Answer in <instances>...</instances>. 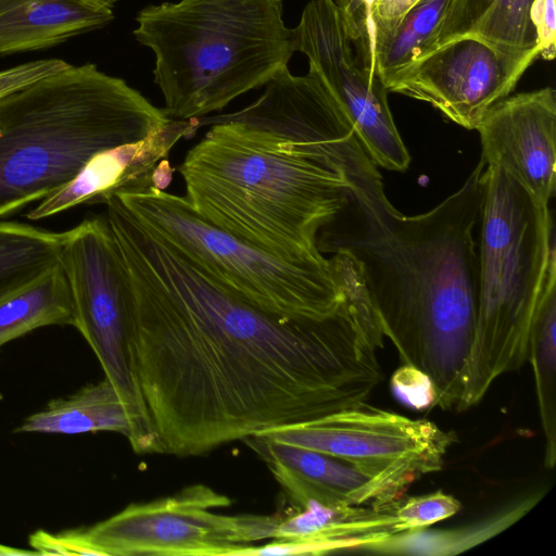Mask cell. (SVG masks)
<instances>
[{
	"instance_id": "22",
	"label": "cell",
	"mask_w": 556,
	"mask_h": 556,
	"mask_svg": "<svg viewBox=\"0 0 556 556\" xmlns=\"http://www.w3.org/2000/svg\"><path fill=\"white\" fill-rule=\"evenodd\" d=\"M538 498L529 496L519 500L481 521L459 529L405 531L359 551L391 555H456L508 528L531 509Z\"/></svg>"
},
{
	"instance_id": "33",
	"label": "cell",
	"mask_w": 556,
	"mask_h": 556,
	"mask_svg": "<svg viewBox=\"0 0 556 556\" xmlns=\"http://www.w3.org/2000/svg\"><path fill=\"white\" fill-rule=\"evenodd\" d=\"M2 555H5V556H11V555H39L38 552L34 551V549H21V548H15V547H12V546H8V545H3V544H0V556Z\"/></svg>"
},
{
	"instance_id": "32",
	"label": "cell",
	"mask_w": 556,
	"mask_h": 556,
	"mask_svg": "<svg viewBox=\"0 0 556 556\" xmlns=\"http://www.w3.org/2000/svg\"><path fill=\"white\" fill-rule=\"evenodd\" d=\"M173 168L167 159L162 160L155 166L153 172V186L164 190L172 181Z\"/></svg>"
},
{
	"instance_id": "10",
	"label": "cell",
	"mask_w": 556,
	"mask_h": 556,
	"mask_svg": "<svg viewBox=\"0 0 556 556\" xmlns=\"http://www.w3.org/2000/svg\"><path fill=\"white\" fill-rule=\"evenodd\" d=\"M351 463L401 497L425 475L440 471L455 434L427 419H413L361 402L324 417L258 433Z\"/></svg>"
},
{
	"instance_id": "23",
	"label": "cell",
	"mask_w": 556,
	"mask_h": 556,
	"mask_svg": "<svg viewBox=\"0 0 556 556\" xmlns=\"http://www.w3.org/2000/svg\"><path fill=\"white\" fill-rule=\"evenodd\" d=\"M64 231L0 220V294L60 262Z\"/></svg>"
},
{
	"instance_id": "31",
	"label": "cell",
	"mask_w": 556,
	"mask_h": 556,
	"mask_svg": "<svg viewBox=\"0 0 556 556\" xmlns=\"http://www.w3.org/2000/svg\"><path fill=\"white\" fill-rule=\"evenodd\" d=\"M344 20L348 31L353 30L376 0H333Z\"/></svg>"
},
{
	"instance_id": "20",
	"label": "cell",
	"mask_w": 556,
	"mask_h": 556,
	"mask_svg": "<svg viewBox=\"0 0 556 556\" xmlns=\"http://www.w3.org/2000/svg\"><path fill=\"white\" fill-rule=\"evenodd\" d=\"M74 325L71 289L60 262L0 294V349L41 327Z\"/></svg>"
},
{
	"instance_id": "8",
	"label": "cell",
	"mask_w": 556,
	"mask_h": 556,
	"mask_svg": "<svg viewBox=\"0 0 556 556\" xmlns=\"http://www.w3.org/2000/svg\"><path fill=\"white\" fill-rule=\"evenodd\" d=\"M60 263L71 289L74 327L132 416L129 444L136 453H161L134 362L130 280L105 215L64 231Z\"/></svg>"
},
{
	"instance_id": "17",
	"label": "cell",
	"mask_w": 556,
	"mask_h": 556,
	"mask_svg": "<svg viewBox=\"0 0 556 556\" xmlns=\"http://www.w3.org/2000/svg\"><path fill=\"white\" fill-rule=\"evenodd\" d=\"M113 17L88 0H0V55L60 45Z\"/></svg>"
},
{
	"instance_id": "35",
	"label": "cell",
	"mask_w": 556,
	"mask_h": 556,
	"mask_svg": "<svg viewBox=\"0 0 556 556\" xmlns=\"http://www.w3.org/2000/svg\"><path fill=\"white\" fill-rule=\"evenodd\" d=\"M89 1V0H88ZM91 2V1H90ZM96 4V3H94Z\"/></svg>"
},
{
	"instance_id": "1",
	"label": "cell",
	"mask_w": 556,
	"mask_h": 556,
	"mask_svg": "<svg viewBox=\"0 0 556 556\" xmlns=\"http://www.w3.org/2000/svg\"><path fill=\"white\" fill-rule=\"evenodd\" d=\"M105 217L132 291V354L162 454L203 455L268 429L366 402L383 346L359 269L329 315L263 308L138 220L114 195Z\"/></svg>"
},
{
	"instance_id": "9",
	"label": "cell",
	"mask_w": 556,
	"mask_h": 556,
	"mask_svg": "<svg viewBox=\"0 0 556 556\" xmlns=\"http://www.w3.org/2000/svg\"><path fill=\"white\" fill-rule=\"evenodd\" d=\"M231 500L205 484L130 504L85 529L97 556H238L273 539L279 515L220 514Z\"/></svg>"
},
{
	"instance_id": "21",
	"label": "cell",
	"mask_w": 556,
	"mask_h": 556,
	"mask_svg": "<svg viewBox=\"0 0 556 556\" xmlns=\"http://www.w3.org/2000/svg\"><path fill=\"white\" fill-rule=\"evenodd\" d=\"M556 269L545 283L529 334L528 361L534 374L540 419L545 438L544 465L556 460Z\"/></svg>"
},
{
	"instance_id": "25",
	"label": "cell",
	"mask_w": 556,
	"mask_h": 556,
	"mask_svg": "<svg viewBox=\"0 0 556 556\" xmlns=\"http://www.w3.org/2000/svg\"><path fill=\"white\" fill-rule=\"evenodd\" d=\"M420 0H376L359 24L348 31L361 65L369 73L375 43L387 36L400 20ZM371 75V74H370Z\"/></svg>"
},
{
	"instance_id": "19",
	"label": "cell",
	"mask_w": 556,
	"mask_h": 556,
	"mask_svg": "<svg viewBox=\"0 0 556 556\" xmlns=\"http://www.w3.org/2000/svg\"><path fill=\"white\" fill-rule=\"evenodd\" d=\"M14 431L45 434L113 431L130 443L135 422L117 389L104 377L66 397L51 400L42 410L26 417Z\"/></svg>"
},
{
	"instance_id": "12",
	"label": "cell",
	"mask_w": 556,
	"mask_h": 556,
	"mask_svg": "<svg viewBox=\"0 0 556 556\" xmlns=\"http://www.w3.org/2000/svg\"><path fill=\"white\" fill-rule=\"evenodd\" d=\"M538 56L539 48L508 52L462 37L416 59L384 87L388 92L425 101L457 125L476 129L483 115L510 94Z\"/></svg>"
},
{
	"instance_id": "4",
	"label": "cell",
	"mask_w": 556,
	"mask_h": 556,
	"mask_svg": "<svg viewBox=\"0 0 556 556\" xmlns=\"http://www.w3.org/2000/svg\"><path fill=\"white\" fill-rule=\"evenodd\" d=\"M170 118L94 64L68 67L0 99V220L71 182L98 153Z\"/></svg>"
},
{
	"instance_id": "29",
	"label": "cell",
	"mask_w": 556,
	"mask_h": 556,
	"mask_svg": "<svg viewBox=\"0 0 556 556\" xmlns=\"http://www.w3.org/2000/svg\"><path fill=\"white\" fill-rule=\"evenodd\" d=\"M29 545L39 555H97L85 529H72L56 534L38 530L29 536Z\"/></svg>"
},
{
	"instance_id": "7",
	"label": "cell",
	"mask_w": 556,
	"mask_h": 556,
	"mask_svg": "<svg viewBox=\"0 0 556 556\" xmlns=\"http://www.w3.org/2000/svg\"><path fill=\"white\" fill-rule=\"evenodd\" d=\"M117 198L182 256L248 301L273 312L320 317L338 309L355 265L344 252L287 261L231 236L201 216L186 197L150 186Z\"/></svg>"
},
{
	"instance_id": "34",
	"label": "cell",
	"mask_w": 556,
	"mask_h": 556,
	"mask_svg": "<svg viewBox=\"0 0 556 556\" xmlns=\"http://www.w3.org/2000/svg\"><path fill=\"white\" fill-rule=\"evenodd\" d=\"M92 3H96L98 5L112 9V7L118 1V0H89Z\"/></svg>"
},
{
	"instance_id": "11",
	"label": "cell",
	"mask_w": 556,
	"mask_h": 556,
	"mask_svg": "<svg viewBox=\"0 0 556 556\" xmlns=\"http://www.w3.org/2000/svg\"><path fill=\"white\" fill-rule=\"evenodd\" d=\"M293 49L314 70L350 123L370 160L388 170L404 172L409 153L393 121L388 90L357 60L333 0H311L292 28Z\"/></svg>"
},
{
	"instance_id": "3",
	"label": "cell",
	"mask_w": 556,
	"mask_h": 556,
	"mask_svg": "<svg viewBox=\"0 0 556 556\" xmlns=\"http://www.w3.org/2000/svg\"><path fill=\"white\" fill-rule=\"evenodd\" d=\"M481 160L454 193L405 216L386 197L367 154L350 169L349 201L317 235L323 252L358 265L383 337L400 359L432 381L434 407L456 408L472 343L479 295L473 229L484 200Z\"/></svg>"
},
{
	"instance_id": "13",
	"label": "cell",
	"mask_w": 556,
	"mask_h": 556,
	"mask_svg": "<svg viewBox=\"0 0 556 556\" xmlns=\"http://www.w3.org/2000/svg\"><path fill=\"white\" fill-rule=\"evenodd\" d=\"M485 166L502 169L539 203L556 187V94L551 87L508 96L476 127Z\"/></svg>"
},
{
	"instance_id": "6",
	"label": "cell",
	"mask_w": 556,
	"mask_h": 556,
	"mask_svg": "<svg viewBox=\"0 0 556 556\" xmlns=\"http://www.w3.org/2000/svg\"><path fill=\"white\" fill-rule=\"evenodd\" d=\"M475 334L458 410L477 405L504 374L528 361L532 318L556 269L552 212L502 169L485 166Z\"/></svg>"
},
{
	"instance_id": "30",
	"label": "cell",
	"mask_w": 556,
	"mask_h": 556,
	"mask_svg": "<svg viewBox=\"0 0 556 556\" xmlns=\"http://www.w3.org/2000/svg\"><path fill=\"white\" fill-rule=\"evenodd\" d=\"M536 33L539 55L552 61L556 52V8L555 0H535L531 12Z\"/></svg>"
},
{
	"instance_id": "14",
	"label": "cell",
	"mask_w": 556,
	"mask_h": 556,
	"mask_svg": "<svg viewBox=\"0 0 556 556\" xmlns=\"http://www.w3.org/2000/svg\"><path fill=\"white\" fill-rule=\"evenodd\" d=\"M199 119H170L146 138L94 155L67 185L38 202L26 218L39 220L78 205L104 204L113 194L153 186L155 166L199 128Z\"/></svg>"
},
{
	"instance_id": "26",
	"label": "cell",
	"mask_w": 556,
	"mask_h": 556,
	"mask_svg": "<svg viewBox=\"0 0 556 556\" xmlns=\"http://www.w3.org/2000/svg\"><path fill=\"white\" fill-rule=\"evenodd\" d=\"M460 508V502L442 490L404 500L400 497L393 503L401 532L428 528L456 515Z\"/></svg>"
},
{
	"instance_id": "15",
	"label": "cell",
	"mask_w": 556,
	"mask_h": 556,
	"mask_svg": "<svg viewBox=\"0 0 556 556\" xmlns=\"http://www.w3.org/2000/svg\"><path fill=\"white\" fill-rule=\"evenodd\" d=\"M267 465L296 508L323 504H390L397 497L380 479L338 457L255 434L242 440Z\"/></svg>"
},
{
	"instance_id": "5",
	"label": "cell",
	"mask_w": 556,
	"mask_h": 556,
	"mask_svg": "<svg viewBox=\"0 0 556 556\" xmlns=\"http://www.w3.org/2000/svg\"><path fill=\"white\" fill-rule=\"evenodd\" d=\"M134 35L155 55L170 119L224 109L269 83L295 52L281 0H180L143 8Z\"/></svg>"
},
{
	"instance_id": "24",
	"label": "cell",
	"mask_w": 556,
	"mask_h": 556,
	"mask_svg": "<svg viewBox=\"0 0 556 556\" xmlns=\"http://www.w3.org/2000/svg\"><path fill=\"white\" fill-rule=\"evenodd\" d=\"M450 0H420L371 52L369 74L384 83L415 61L440 24Z\"/></svg>"
},
{
	"instance_id": "16",
	"label": "cell",
	"mask_w": 556,
	"mask_h": 556,
	"mask_svg": "<svg viewBox=\"0 0 556 556\" xmlns=\"http://www.w3.org/2000/svg\"><path fill=\"white\" fill-rule=\"evenodd\" d=\"M393 503L331 505L309 501L298 513L279 521L273 542L253 545L238 556L321 555L361 549L401 533Z\"/></svg>"
},
{
	"instance_id": "2",
	"label": "cell",
	"mask_w": 556,
	"mask_h": 556,
	"mask_svg": "<svg viewBox=\"0 0 556 556\" xmlns=\"http://www.w3.org/2000/svg\"><path fill=\"white\" fill-rule=\"evenodd\" d=\"M213 123L178 170L206 220L277 257L321 261L319 230L349 201L350 168L363 150L338 103L309 68L288 67L239 112Z\"/></svg>"
},
{
	"instance_id": "18",
	"label": "cell",
	"mask_w": 556,
	"mask_h": 556,
	"mask_svg": "<svg viewBox=\"0 0 556 556\" xmlns=\"http://www.w3.org/2000/svg\"><path fill=\"white\" fill-rule=\"evenodd\" d=\"M534 1L450 0L440 24L417 59L462 37H473L508 52L539 48L531 17Z\"/></svg>"
},
{
	"instance_id": "27",
	"label": "cell",
	"mask_w": 556,
	"mask_h": 556,
	"mask_svg": "<svg viewBox=\"0 0 556 556\" xmlns=\"http://www.w3.org/2000/svg\"><path fill=\"white\" fill-rule=\"evenodd\" d=\"M391 387L402 401L415 409L434 407L435 388L431 379L414 366L403 364L393 374Z\"/></svg>"
},
{
	"instance_id": "28",
	"label": "cell",
	"mask_w": 556,
	"mask_h": 556,
	"mask_svg": "<svg viewBox=\"0 0 556 556\" xmlns=\"http://www.w3.org/2000/svg\"><path fill=\"white\" fill-rule=\"evenodd\" d=\"M70 65V63L61 59H42L1 71L0 99L55 74Z\"/></svg>"
}]
</instances>
